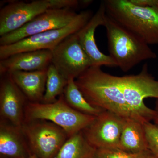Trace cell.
Returning <instances> with one entry per match:
<instances>
[{
	"label": "cell",
	"mask_w": 158,
	"mask_h": 158,
	"mask_svg": "<svg viewBox=\"0 0 158 158\" xmlns=\"http://www.w3.org/2000/svg\"><path fill=\"white\" fill-rule=\"evenodd\" d=\"M101 67L91 66L75 80L79 90L94 106L136 120L125 99L120 77L105 72Z\"/></svg>",
	"instance_id": "cell-1"
},
{
	"label": "cell",
	"mask_w": 158,
	"mask_h": 158,
	"mask_svg": "<svg viewBox=\"0 0 158 158\" xmlns=\"http://www.w3.org/2000/svg\"><path fill=\"white\" fill-rule=\"evenodd\" d=\"M103 26L109 56L123 71L126 72L143 61L157 58L148 44L107 14Z\"/></svg>",
	"instance_id": "cell-2"
},
{
	"label": "cell",
	"mask_w": 158,
	"mask_h": 158,
	"mask_svg": "<svg viewBox=\"0 0 158 158\" xmlns=\"http://www.w3.org/2000/svg\"><path fill=\"white\" fill-rule=\"evenodd\" d=\"M106 14L148 45L158 44V7H141L130 0L103 2Z\"/></svg>",
	"instance_id": "cell-3"
},
{
	"label": "cell",
	"mask_w": 158,
	"mask_h": 158,
	"mask_svg": "<svg viewBox=\"0 0 158 158\" xmlns=\"http://www.w3.org/2000/svg\"><path fill=\"white\" fill-rule=\"evenodd\" d=\"M95 116L84 114L70 107L63 94L54 102H28L25 109V121L44 120L62 128L68 137L82 131L94 121Z\"/></svg>",
	"instance_id": "cell-4"
},
{
	"label": "cell",
	"mask_w": 158,
	"mask_h": 158,
	"mask_svg": "<svg viewBox=\"0 0 158 158\" xmlns=\"http://www.w3.org/2000/svg\"><path fill=\"white\" fill-rule=\"evenodd\" d=\"M120 78L125 99L136 120L144 124L154 119L156 110L148 107L144 101L148 98L158 99V81L148 73L147 63L138 74Z\"/></svg>",
	"instance_id": "cell-5"
},
{
	"label": "cell",
	"mask_w": 158,
	"mask_h": 158,
	"mask_svg": "<svg viewBox=\"0 0 158 158\" xmlns=\"http://www.w3.org/2000/svg\"><path fill=\"white\" fill-rule=\"evenodd\" d=\"M92 16L91 11H81L65 27L35 34L10 45L0 46V60L23 52L43 50L52 51L65 38L78 32Z\"/></svg>",
	"instance_id": "cell-6"
},
{
	"label": "cell",
	"mask_w": 158,
	"mask_h": 158,
	"mask_svg": "<svg viewBox=\"0 0 158 158\" xmlns=\"http://www.w3.org/2000/svg\"><path fill=\"white\" fill-rule=\"evenodd\" d=\"M21 130L32 154L39 158H54L69 138L64 130L44 120L25 121Z\"/></svg>",
	"instance_id": "cell-7"
},
{
	"label": "cell",
	"mask_w": 158,
	"mask_h": 158,
	"mask_svg": "<svg viewBox=\"0 0 158 158\" xmlns=\"http://www.w3.org/2000/svg\"><path fill=\"white\" fill-rule=\"evenodd\" d=\"M76 33L65 38L52 51V64L67 80H75L92 66Z\"/></svg>",
	"instance_id": "cell-8"
},
{
	"label": "cell",
	"mask_w": 158,
	"mask_h": 158,
	"mask_svg": "<svg viewBox=\"0 0 158 158\" xmlns=\"http://www.w3.org/2000/svg\"><path fill=\"white\" fill-rule=\"evenodd\" d=\"M78 13L68 9H49L25 25L0 37V46L10 45L30 36L67 26Z\"/></svg>",
	"instance_id": "cell-9"
},
{
	"label": "cell",
	"mask_w": 158,
	"mask_h": 158,
	"mask_svg": "<svg viewBox=\"0 0 158 158\" xmlns=\"http://www.w3.org/2000/svg\"><path fill=\"white\" fill-rule=\"evenodd\" d=\"M126 119L110 111H103L82 131L89 144L95 149L119 148Z\"/></svg>",
	"instance_id": "cell-10"
},
{
	"label": "cell",
	"mask_w": 158,
	"mask_h": 158,
	"mask_svg": "<svg viewBox=\"0 0 158 158\" xmlns=\"http://www.w3.org/2000/svg\"><path fill=\"white\" fill-rule=\"evenodd\" d=\"M49 9L50 0L9 2L0 10V37L21 28Z\"/></svg>",
	"instance_id": "cell-11"
},
{
	"label": "cell",
	"mask_w": 158,
	"mask_h": 158,
	"mask_svg": "<svg viewBox=\"0 0 158 158\" xmlns=\"http://www.w3.org/2000/svg\"><path fill=\"white\" fill-rule=\"evenodd\" d=\"M0 85L1 120L21 127L25 121L28 101L9 73L1 75Z\"/></svg>",
	"instance_id": "cell-12"
},
{
	"label": "cell",
	"mask_w": 158,
	"mask_h": 158,
	"mask_svg": "<svg viewBox=\"0 0 158 158\" xmlns=\"http://www.w3.org/2000/svg\"><path fill=\"white\" fill-rule=\"evenodd\" d=\"M106 14L104 3L102 2L90 20L76 33L80 44L90 59L92 66H117L110 56L105 55L99 50L95 42V31L99 26H104Z\"/></svg>",
	"instance_id": "cell-13"
},
{
	"label": "cell",
	"mask_w": 158,
	"mask_h": 158,
	"mask_svg": "<svg viewBox=\"0 0 158 158\" xmlns=\"http://www.w3.org/2000/svg\"><path fill=\"white\" fill-rule=\"evenodd\" d=\"M52 60V52L48 50L18 53L0 60V74L44 70L48 69Z\"/></svg>",
	"instance_id": "cell-14"
},
{
	"label": "cell",
	"mask_w": 158,
	"mask_h": 158,
	"mask_svg": "<svg viewBox=\"0 0 158 158\" xmlns=\"http://www.w3.org/2000/svg\"><path fill=\"white\" fill-rule=\"evenodd\" d=\"M32 154L21 127L1 120V158H27Z\"/></svg>",
	"instance_id": "cell-15"
},
{
	"label": "cell",
	"mask_w": 158,
	"mask_h": 158,
	"mask_svg": "<svg viewBox=\"0 0 158 158\" xmlns=\"http://www.w3.org/2000/svg\"><path fill=\"white\" fill-rule=\"evenodd\" d=\"M47 71L46 69L35 71H15L9 74L28 102L38 103L42 102L45 93Z\"/></svg>",
	"instance_id": "cell-16"
},
{
	"label": "cell",
	"mask_w": 158,
	"mask_h": 158,
	"mask_svg": "<svg viewBox=\"0 0 158 158\" xmlns=\"http://www.w3.org/2000/svg\"><path fill=\"white\" fill-rule=\"evenodd\" d=\"M119 149L136 153L149 150L144 124L126 118L120 137Z\"/></svg>",
	"instance_id": "cell-17"
},
{
	"label": "cell",
	"mask_w": 158,
	"mask_h": 158,
	"mask_svg": "<svg viewBox=\"0 0 158 158\" xmlns=\"http://www.w3.org/2000/svg\"><path fill=\"white\" fill-rule=\"evenodd\" d=\"M95 150L82 131L69 137L54 158H93Z\"/></svg>",
	"instance_id": "cell-18"
},
{
	"label": "cell",
	"mask_w": 158,
	"mask_h": 158,
	"mask_svg": "<svg viewBox=\"0 0 158 158\" xmlns=\"http://www.w3.org/2000/svg\"><path fill=\"white\" fill-rule=\"evenodd\" d=\"M64 98L68 104L77 111L84 114L97 116L105 110L90 104L78 88L74 79L68 80L64 90Z\"/></svg>",
	"instance_id": "cell-19"
},
{
	"label": "cell",
	"mask_w": 158,
	"mask_h": 158,
	"mask_svg": "<svg viewBox=\"0 0 158 158\" xmlns=\"http://www.w3.org/2000/svg\"><path fill=\"white\" fill-rule=\"evenodd\" d=\"M68 81L51 63L48 69L46 90L42 102L51 103L56 101L57 97L64 93Z\"/></svg>",
	"instance_id": "cell-20"
},
{
	"label": "cell",
	"mask_w": 158,
	"mask_h": 158,
	"mask_svg": "<svg viewBox=\"0 0 158 158\" xmlns=\"http://www.w3.org/2000/svg\"><path fill=\"white\" fill-rule=\"evenodd\" d=\"M151 153L150 150L133 153L119 148L95 149L93 158H146Z\"/></svg>",
	"instance_id": "cell-21"
},
{
	"label": "cell",
	"mask_w": 158,
	"mask_h": 158,
	"mask_svg": "<svg viewBox=\"0 0 158 158\" xmlns=\"http://www.w3.org/2000/svg\"><path fill=\"white\" fill-rule=\"evenodd\" d=\"M148 149L156 158H158V127L150 122L144 123Z\"/></svg>",
	"instance_id": "cell-22"
},
{
	"label": "cell",
	"mask_w": 158,
	"mask_h": 158,
	"mask_svg": "<svg viewBox=\"0 0 158 158\" xmlns=\"http://www.w3.org/2000/svg\"><path fill=\"white\" fill-rule=\"evenodd\" d=\"M51 9L73 10L79 6L80 1L77 0H50Z\"/></svg>",
	"instance_id": "cell-23"
},
{
	"label": "cell",
	"mask_w": 158,
	"mask_h": 158,
	"mask_svg": "<svg viewBox=\"0 0 158 158\" xmlns=\"http://www.w3.org/2000/svg\"><path fill=\"white\" fill-rule=\"evenodd\" d=\"M133 4L141 7H151L156 5L157 0H130Z\"/></svg>",
	"instance_id": "cell-24"
},
{
	"label": "cell",
	"mask_w": 158,
	"mask_h": 158,
	"mask_svg": "<svg viewBox=\"0 0 158 158\" xmlns=\"http://www.w3.org/2000/svg\"><path fill=\"white\" fill-rule=\"evenodd\" d=\"M156 114L155 116V118H154L153 120H154L155 122L156 125L158 127V108H157V109L156 110Z\"/></svg>",
	"instance_id": "cell-25"
},
{
	"label": "cell",
	"mask_w": 158,
	"mask_h": 158,
	"mask_svg": "<svg viewBox=\"0 0 158 158\" xmlns=\"http://www.w3.org/2000/svg\"><path fill=\"white\" fill-rule=\"evenodd\" d=\"M27 158H39L37 157V156L34 155V154H32V155H31V156H29L28 157H27Z\"/></svg>",
	"instance_id": "cell-26"
},
{
	"label": "cell",
	"mask_w": 158,
	"mask_h": 158,
	"mask_svg": "<svg viewBox=\"0 0 158 158\" xmlns=\"http://www.w3.org/2000/svg\"><path fill=\"white\" fill-rule=\"evenodd\" d=\"M146 158H156L154 156L152 153H151Z\"/></svg>",
	"instance_id": "cell-27"
},
{
	"label": "cell",
	"mask_w": 158,
	"mask_h": 158,
	"mask_svg": "<svg viewBox=\"0 0 158 158\" xmlns=\"http://www.w3.org/2000/svg\"><path fill=\"white\" fill-rule=\"evenodd\" d=\"M156 5L157 6V7H158V0H157Z\"/></svg>",
	"instance_id": "cell-28"
}]
</instances>
